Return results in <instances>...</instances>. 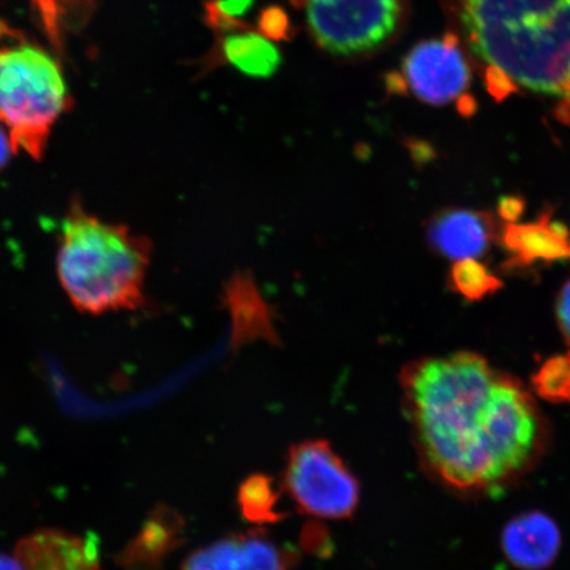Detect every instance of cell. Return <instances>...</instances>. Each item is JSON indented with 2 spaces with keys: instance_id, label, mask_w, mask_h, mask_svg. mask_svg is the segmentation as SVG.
Here are the masks:
<instances>
[{
  "instance_id": "1",
  "label": "cell",
  "mask_w": 570,
  "mask_h": 570,
  "mask_svg": "<svg viewBox=\"0 0 570 570\" xmlns=\"http://www.w3.org/2000/svg\"><path fill=\"white\" fill-rule=\"evenodd\" d=\"M401 384L420 462L455 493L495 494L547 452L550 425L532 392L480 354L413 361Z\"/></svg>"
},
{
  "instance_id": "2",
  "label": "cell",
  "mask_w": 570,
  "mask_h": 570,
  "mask_svg": "<svg viewBox=\"0 0 570 570\" xmlns=\"http://www.w3.org/2000/svg\"><path fill=\"white\" fill-rule=\"evenodd\" d=\"M460 42L497 99L561 97L570 81V0H441Z\"/></svg>"
},
{
  "instance_id": "3",
  "label": "cell",
  "mask_w": 570,
  "mask_h": 570,
  "mask_svg": "<svg viewBox=\"0 0 570 570\" xmlns=\"http://www.w3.org/2000/svg\"><path fill=\"white\" fill-rule=\"evenodd\" d=\"M153 246L126 225L106 223L75 199L62 220L57 275L71 304L88 315L145 304Z\"/></svg>"
},
{
  "instance_id": "4",
  "label": "cell",
  "mask_w": 570,
  "mask_h": 570,
  "mask_svg": "<svg viewBox=\"0 0 570 570\" xmlns=\"http://www.w3.org/2000/svg\"><path fill=\"white\" fill-rule=\"evenodd\" d=\"M71 105L60 62L0 21V120L18 151L45 158L52 128Z\"/></svg>"
},
{
  "instance_id": "5",
  "label": "cell",
  "mask_w": 570,
  "mask_h": 570,
  "mask_svg": "<svg viewBox=\"0 0 570 570\" xmlns=\"http://www.w3.org/2000/svg\"><path fill=\"white\" fill-rule=\"evenodd\" d=\"M320 49L340 59L380 52L401 32L404 0H296Z\"/></svg>"
},
{
  "instance_id": "6",
  "label": "cell",
  "mask_w": 570,
  "mask_h": 570,
  "mask_svg": "<svg viewBox=\"0 0 570 570\" xmlns=\"http://www.w3.org/2000/svg\"><path fill=\"white\" fill-rule=\"evenodd\" d=\"M283 487L303 514L327 520L352 518L361 487L326 440H306L289 449Z\"/></svg>"
},
{
  "instance_id": "7",
  "label": "cell",
  "mask_w": 570,
  "mask_h": 570,
  "mask_svg": "<svg viewBox=\"0 0 570 570\" xmlns=\"http://www.w3.org/2000/svg\"><path fill=\"white\" fill-rule=\"evenodd\" d=\"M472 69L458 39L446 32L443 38L424 40L413 47L401 68L389 76L387 88L426 105L448 106L465 101Z\"/></svg>"
},
{
  "instance_id": "8",
  "label": "cell",
  "mask_w": 570,
  "mask_h": 570,
  "mask_svg": "<svg viewBox=\"0 0 570 570\" xmlns=\"http://www.w3.org/2000/svg\"><path fill=\"white\" fill-rule=\"evenodd\" d=\"M297 560L292 548L256 530L199 548L185 559L181 570H292Z\"/></svg>"
},
{
  "instance_id": "9",
  "label": "cell",
  "mask_w": 570,
  "mask_h": 570,
  "mask_svg": "<svg viewBox=\"0 0 570 570\" xmlns=\"http://www.w3.org/2000/svg\"><path fill=\"white\" fill-rule=\"evenodd\" d=\"M16 554L26 570H101L98 541L59 530L21 539Z\"/></svg>"
},
{
  "instance_id": "10",
  "label": "cell",
  "mask_w": 570,
  "mask_h": 570,
  "mask_svg": "<svg viewBox=\"0 0 570 570\" xmlns=\"http://www.w3.org/2000/svg\"><path fill=\"white\" fill-rule=\"evenodd\" d=\"M494 234V218L490 214L466 209L441 212L426 232L434 252L454 262L480 259L493 244Z\"/></svg>"
},
{
  "instance_id": "11",
  "label": "cell",
  "mask_w": 570,
  "mask_h": 570,
  "mask_svg": "<svg viewBox=\"0 0 570 570\" xmlns=\"http://www.w3.org/2000/svg\"><path fill=\"white\" fill-rule=\"evenodd\" d=\"M502 546L512 566L523 570H541L558 558L561 534L550 517L541 512H527L505 525Z\"/></svg>"
},
{
  "instance_id": "12",
  "label": "cell",
  "mask_w": 570,
  "mask_h": 570,
  "mask_svg": "<svg viewBox=\"0 0 570 570\" xmlns=\"http://www.w3.org/2000/svg\"><path fill=\"white\" fill-rule=\"evenodd\" d=\"M502 244L510 254L509 265L514 267L570 259V233L548 214L533 223H509Z\"/></svg>"
},
{
  "instance_id": "13",
  "label": "cell",
  "mask_w": 570,
  "mask_h": 570,
  "mask_svg": "<svg viewBox=\"0 0 570 570\" xmlns=\"http://www.w3.org/2000/svg\"><path fill=\"white\" fill-rule=\"evenodd\" d=\"M181 532L180 517L173 510L159 509L127 547L120 562L126 570H159L164 559L180 544Z\"/></svg>"
},
{
  "instance_id": "14",
  "label": "cell",
  "mask_w": 570,
  "mask_h": 570,
  "mask_svg": "<svg viewBox=\"0 0 570 570\" xmlns=\"http://www.w3.org/2000/svg\"><path fill=\"white\" fill-rule=\"evenodd\" d=\"M220 52L226 61L249 76L273 75L281 63V55L273 42L255 32H237L227 36Z\"/></svg>"
},
{
  "instance_id": "15",
  "label": "cell",
  "mask_w": 570,
  "mask_h": 570,
  "mask_svg": "<svg viewBox=\"0 0 570 570\" xmlns=\"http://www.w3.org/2000/svg\"><path fill=\"white\" fill-rule=\"evenodd\" d=\"M238 505L242 515L255 524L277 523L285 517L279 489L268 475L248 476L239 488Z\"/></svg>"
},
{
  "instance_id": "16",
  "label": "cell",
  "mask_w": 570,
  "mask_h": 570,
  "mask_svg": "<svg viewBox=\"0 0 570 570\" xmlns=\"http://www.w3.org/2000/svg\"><path fill=\"white\" fill-rule=\"evenodd\" d=\"M45 26L49 41L62 51L63 35L70 28L81 26L90 16L95 0H31Z\"/></svg>"
},
{
  "instance_id": "17",
  "label": "cell",
  "mask_w": 570,
  "mask_h": 570,
  "mask_svg": "<svg viewBox=\"0 0 570 570\" xmlns=\"http://www.w3.org/2000/svg\"><path fill=\"white\" fill-rule=\"evenodd\" d=\"M451 283L458 294L472 302L493 295L502 287V282L475 259L455 262L451 271Z\"/></svg>"
},
{
  "instance_id": "18",
  "label": "cell",
  "mask_w": 570,
  "mask_h": 570,
  "mask_svg": "<svg viewBox=\"0 0 570 570\" xmlns=\"http://www.w3.org/2000/svg\"><path fill=\"white\" fill-rule=\"evenodd\" d=\"M532 386L547 402L570 403V352L547 360L534 373Z\"/></svg>"
},
{
  "instance_id": "19",
  "label": "cell",
  "mask_w": 570,
  "mask_h": 570,
  "mask_svg": "<svg viewBox=\"0 0 570 570\" xmlns=\"http://www.w3.org/2000/svg\"><path fill=\"white\" fill-rule=\"evenodd\" d=\"M556 316H558L562 336L570 344V282L560 291L558 305H556Z\"/></svg>"
},
{
  "instance_id": "20",
  "label": "cell",
  "mask_w": 570,
  "mask_h": 570,
  "mask_svg": "<svg viewBox=\"0 0 570 570\" xmlns=\"http://www.w3.org/2000/svg\"><path fill=\"white\" fill-rule=\"evenodd\" d=\"M18 153L16 142H13L10 131L0 120V170L9 166L12 156Z\"/></svg>"
},
{
  "instance_id": "21",
  "label": "cell",
  "mask_w": 570,
  "mask_h": 570,
  "mask_svg": "<svg viewBox=\"0 0 570 570\" xmlns=\"http://www.w3.org/2000/svg\"><path fill=\"white\" fill-rule=\"evenodd\" d=\"M554 117L560 120L562 125L570 127V81L562 96L559 98V104L554 109Z\"/></svg>"
},
{
  "instance_id": "22",
  "label": "cell",
  "mask_w": 570,
  "mask_h": 570,
  "mask_svg": "<svg viewBox=\"0 0 570 570\" xmlns=\"http://www.w3.org/2000/svg\"><path fill=\"white\" fill-rule=\"evenodd\" d=\"M0 570H26L17 554L0 553Z\"/></svg>"
}]
</instances>
